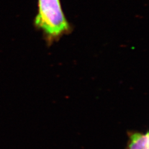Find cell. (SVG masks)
Returning a JSON list of instances; mask_svg holds the SVG:
<instances>
[{
    "label": "cell",
    "mask_w": 149,
    "mask_h": 149,
    "mask_svg": "<svg viewBox=\"0 0 149 149\" xmlns=\"http://www.w3.org/2000/svg\"><path fill=\"white\" fill-rule=\"evenodd\" d=\"M34 26L42 32L49 45L63 36L70 33L72 30L63 11L60 0H37Z\"/></svg>",
    "instance_id": "obj_1"
},
{
    "label": "cell",
    "mask_w": 149,
    "mask_h": 149,
    "mask_svg": "<svg viewBox=\"0 0 149 149\" xmlns=\"http://www.w3.org/2000/svg\"><path fill=\"white\" fill-rule=\"evenodd\" d=\"M127 141L125 149H149L148 132L127 130Z\"/></svg>",
    "instance_id": "obj_2"
}]
</instances>
